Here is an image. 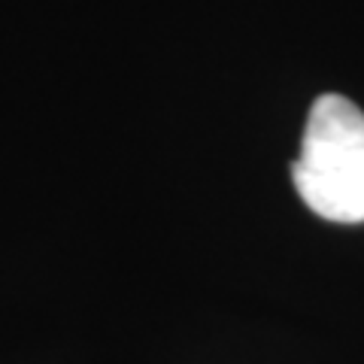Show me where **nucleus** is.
<instances>
[{"mask_svg":"<svg viewBox=\"0 0 364 364\" xmlns=\"http://www.w3.org/2000/svg\"><path fill=\"white\" fill-rule=\"evenodd\" d=\"M291 179L316 215L340 225L364 222V112L349 97H316Z\"/></svg>","mask_w":364,"mask_h":364,"instance_id":"1","label":"nucleus"}]
</instances>
